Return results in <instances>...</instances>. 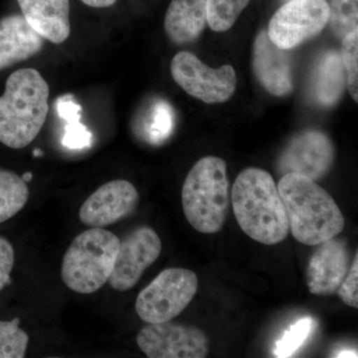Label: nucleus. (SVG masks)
I'll return each mask as SVG.
<instances>
[{"instance_id":"f257e3e1","label":"nucleus","mask_w":358,"mask_h":358,"mask_svg":"<svg viewBox=\"0 0 358 358\" xmlns=\"http://www.w3.org/2000/svg\"><path fill=\"white\" fill-rule=\"evenodd\" d=\"M233 210L240 228L254 241L281 243L289 233L288 216L278 186L263 169H245L231 193Z\"/></svg>"},{"instance_id":"f03ea898","label":"nucleus","mask_w":358,"mask_h":358,"mask_svg":"<svg viewBox=\"0 0 358 358\" xmlns=\"http://www.w3.org/2000/svg\"><path fill=\"white\" fill-rule=\"evenodd\" d=\"M296 241L317 246L338 236L345 220L333 197L313 179L298 173L282 176L278 185Z\"/></svg>"},{"instance_id":"7ed1b4c3","label":"nucleus","mask_w":358,"mask_h":358,"mask_svg":"<svg viewBox=\"0 0 358 358\" xmlns=\"http://www.w3.org/2000/svg\"><path fill=\"white\" fill-rule=\"evenodd\" d=\"M49 94L38 71L25 68L13 73L0 96V143L14 150L30 145L46 121Z\"/></svg>"},{"instance_id":"20e7f679","label":"nucleus","mask_w":358,"mask_h":358,"mask_svg":"<svg viewBox=\"0 0 358 358\" xmlns=\"http://www.w3.org/2000/svg\"><path fill=\"white\" fill-rule=\"evenodd\" d=\"M183 212L195 230L215 234L222 229L230 207L226 162L206 157L190 169L181 192Z\"/></svg>"},{"instance_id":"39448f33","label":"nucleus","mask_w":358,"mask_h":358,"mask_svg":"<svg viewBox=\"0 0 358 358\" xmlns=\"http://www.w3.org/2000/svg\"><path fill=\"white\" fill-rule=\"evenodd\" d=\"M119 238L103 228L92 227L78 235L63 258L61 275L67 288L78 294L95 293L109 282Z\"/></svg>"},{"instance_id":"423d86ee","label":"nucleus","mask_w":358,"mask_h":358,"mask_svg":"<svg viewBox=\"0 0 358 358\" xmlns=\"http://www.w3.org/2000/svg\"><path fill=\"white\" fill-rule=\"evenodd\" d=\"M199 288V279L192 271L169 268L138 294L136 310L148 324L171 322L187 308Z\"/></svg>"},{"instance_id":"0eeeda50","label":"nucleus","mask_w":358,"mask_h":358,"mask_svg":"<svg viewBox=\"0 0 358 358\" xmlns=\"http://www.w3.org/2000/svg\"><path fill=\"white\" fill-rule=\"evenodd\" d=\"M171 72L186 93L205 103L226 102L236 89V73L232 66L212 69L190 52H179L174 56Z\"/></svg>"},{"instance_id":"6e6552de","label":"nucleus","mask_w":358,"mask_h":358,"mask_svg":"<svg viewBox=\"0 0 358 358\" xmlns=\"http://www.w3.org/2000/svg\"><path fill=\"white\" fill-rule=\"evenodd\" d=\"M329 20L326 0H291L273 16L268 36L275 46L289 50L319 34Z\"/></svg>"},{"instance_id":"1a4fd4ad","label":"nucleus","mask_w":358,"mask_h":358,"mask_svg":"<svg viewBox=\"0 0 358 358\" xmlns=\"http://www.w3.org/2000/svg\"><path fill=\"white\" fill-rule=\"evenodd\" d=\"M136 343L150 358H203L209 352L208 339L203 331L171 322L143 327Z\"/></svg>"},{"instance_id":"9d476101","label":"nucleus","mask_w":358,"mask_h":358,"mask_svg":"<svg viewBox=\"0 0 358 358\" xmlns=\"http://www.w3.org/2000/svg\"><path fill=\"white\" fill-rule=\"evenodd\" d=\"M162 249V240L154 229L148 226L134 229L120 244L108 282L110 286L117 292L133 289L145 270L159 259Z\"/></svg>"},{"instance_id":"9b49d317","label":"nucleus","mask_w":358,"mask_h":358,"mask_svg":"<svg viewBox=\"0 0 358 358\" xmlns=\"http://www.w3.org/2000/svg\"><path fill=\"white\" fill-rule=\"evenodd\" d=\"M138 200L140 196L133 183L115 179L99 187L85 200L79 218L89 227H106L131 215Z\"/></svg>"},{"instance_id":"f8f14e48","label":"nucleus","mask_w":358,"mask_h":358,"mask_svg":"<svg viewBox=\"0 0 358 358\" xmlns=\"http://www.w3.org/2000/svg\"><path fill=\"white\" fill-rule=\"evenodd\" d=\"M334 159L333 143L317 131L298 134L279 159L280 173H298L317 180L329 171Z\"/></svg>"},{"instance_id":"ddd939ff","label":"nucleus","mask_w":358,"mask_h":358,"mask_svg":"<svg viewBox=\"0 0 358 358\" xmlns=\"http://www.w3.org/2000/svg\"><path fill=\"white\" fill-rule=\"evenodd\" d=\"M308 262L307 285L313 294L331 296L338 293L350 268L348 244L336 237L317 245Z\"/></svg>"},{"instance_id":"4468645a","label":"nucleus","mask_w":358,"mask_h":358,"mask_svg":"<svg viewBox=\"0 0 358 358\" xmlns=\"http://www.w3.org/2000/svg\"><path fill=\"white\" fill-rule=\"evenodd\" d=\"M253 67L261 84L272 95H288L293 90L291 65L286 52L275 46L262 31L254 45Z\"/></svg>"},{"instance_id":"2eb2a0df","label":"nucleus","mask_w":358,"mask_h":358,"mask_svg":"<svg viewBox=\"0 0 358 358\" xmlns=\"http://www.w3.org/2000/svg\"><path fill=\"white\" fill-rule=\"evenodd\" d=\"M44 38L23 15L13 14L0 20V71L13 67L38 54Z\"/></svg>"},{"instance_id":"dca6fc26","label":"nucleus","mask_w":358,"mask_h":358,"mask_svg":"<svg viewBox=\"0 0 358 358\" xmlns=\"http://www.w3.org/2000/svg\"><path fill=\"white\" fill-rule=\"evenodd\" d=\"M23 17L44 39L61 44L70 36L69 0H17Z\"/></svg>"},{"instance_id":"f3484780","label":"nucleus","mask_w":358,"mask_h":358,"mask_svg":"<svg viewBox=\"0 0 358 358\" xmlns=\"http://www.w3.org/2000/svg\"><path fill=\"white\" fill-rule=\"evenodd\" d=\"M207 22V0H171L164 20L169 38L188 43L199 36Z\"/></svg>"},{"instance_id":"a211bd4d","label":"nucleus","mask_w":358,"mask_h":358,"mask_svg":"<svg viewBox=\"0 0 358 358\" xmlns=\"http://www.w3.org/2000/svg\"><path fill=\"white\" fill-rule=\"evenodd\" d=\"M345 70L341 54L327 52L320 59L313 75V92L315 100L322 106L338 102L345 85Z\"/></svg>"},{"instance_id":"6ab92c4d","label":"nucleus","mask_w":358,"mask_h":358,"mask_svg":"<svg viewBox=\"0 0 358 358\" xmlns=\"http://www.w3.org/2000/svg\"><path fill=\"white\" fill-rule=\"evenodd\" d=\"M174 113L166 101L155 100L145 110L138 124V134L152 145H160L173 131Z\"/></svg>"},{"instance_id":"aec40b11","label":"nucleus","mask_w":358,"mask_h":358,"mask_svg":"<svg viewBox=\"0 0 358 358\" xmlns=\"http://www.w3.org/2000/svg\"><path fill=\"white\" fill-rule=\"evenodd\" d=\"M29 199L27 183L21 176L0 169V223L14 217Z\"/></svg>"},{"instance_id":"412c9836","label":"nucleus","mask_w":358,"mask_h":358,"mask_svg":"<svg viewBox=\"0 0 358 358\" xmlns=\"http://www.w3.org/2000/svg\"><path fill=\"white\" fill-rule=\"evenodd\" d=\"M81 107L78 105L73 96H61L57 102L59 115L65 120V134L63 145L72 150H81L92 145L93 134L83 124H81Z\"/></svg>"},{"instance_id":"4be33fe9","label":"nucleus","mask_w":358,"mask_h":358,"mask_svg":"<svg viewBox=\"0 0 358 358\" xmlns=\"http://www.w3.org/2000/svg\"><path fill=\"white\" fill-rule=\"evenodd\" d=\"M315 327H317V322L312 317H305L294 322L275 341V357L280 358L293 357L294 353L307 343Z\"/></svg>"},{"instance_id":"5701e85b","label":"nucleus","mask_w":358,"mask_h":358,"mask_svg":"<svg viewBox=\"0 0 358 358\" xmlns=\"http://www.w3.org/2000/svg\"><path fill=\"white\" fill-rule=\"evenodd\" d=\"M249 0H207V22L214 31L230 29Z\"/></svg>"},{"instance_id":"b1692460","label":"nucleus","mask_w":358,"mask_h":358,"mask_svg":"<svg viewBox=\"0 0 358 358\" xmlns=\"http://www.w3.org/2000/svg\"><path fill=\"white\" fill-rule=\"evenodd\" d=\"M20 319L0 320V358H23L27 352L29 336L20 329Z\"/></svg>"},{"instance_id":"393cba45","label":"nucleus","mask_w":358,"mask_h":358,"mask_svg":"<svg viewBox=\"0 0 358 358\" xmlns=\"http://www.w3.org/2000/svg\"><path fill=\"white\" fill-rule=\"evenodd\" d=\"M358 0H333L329 8V20L336 36L343 38L358 29Z\"/></svg>"},{"instance_id":"a878e982","label":"nucleus","mask_w":358,"mask_h":358,"mask_svg":"<svg viewBox=\"0 0 358 358\" xmlns=\"http://www.w3.org/2000/svg\"><path fill=\"white\" fill-rule=\"evenodd\" d=\"M358 29L353 30L343 37V59L346 81L350 95L357 102L358 92Z\"/></svg>"},{"instance_id":"bb28decb","label":"nucleus","mask_w":358,"mask_h":358,"mask_svg":"<svg viewBox=\"0 0 358 358\" xmlns=\"http://www.w3.org/2000/svg\"><path fill=\"white\" fill-rule=\"evenodd\" d=\"M339 298L348 307L358 308V254L355 253L345 281L339 287Z\"/></svg>"},{"instance_id":"cd10ccee","label":"nucleus","mask_w":358,"mask_h":358,"mask_svg":"<svg viewBox=\"0 0 358 358\" xmlns=\"http://www.w3.org/2000/svg\"><path fill=\"white\" fill-rule=\"evenodd\" d=\"M15 260L13 245L6 238L0 236V292L10 284V274Z\"/></svg>"},{"instance_id":"c85d7f7f","label":"nucleus","mask_w":358,"mask_h":358,"mask_svg":"<svg viewBox=\"0 0 358 358\" xmlns=\"http://www.w3.org/2000/svg\"><path fill=\"white\" fill-rule=\"evenodd\" d=\"M86 6L95 7V8H105L112 6L117 0H82Z\"/></svg>"},{"instance_id":"c756f323","label":"nucleus","mask_w":358,"mask_h":358,"mask_svg":"<svg viewBox=\"0 0 358 358\" xmlns=\"http://www.w3.org/2000/svg\"><path fill=\"white\" fill-rule=\"evenodd\" d=\"M336 357H357V350H343L336 353Z\"/></svg>"},{"instance_id":"7c9ffc66","label":"nucleus","mask_w":358,"mask_h":358,"mask_svg":"<svg viewBox=\"0 0 358 358\" xmlns=\"http://www.w3.org/2000/svg\"><path fill=\"white\" fill-rule=\"evenodd\" d=\"M21 178H22L23 180H24L26 183L30 182V181L32 180L33 174L31 173H26L23 174Z\"/></svg>"},{"instance_id":"2f4dec72","label":"nucleus","mask_w":358,"mask_h":358,"mask_svg":"<svg viewBox=\"0 0 358 358\" xmlns=\"http://www.w3.org/2000/svg\"><path fill=\"white\" fill-rule=\"evenodd\" d=\"M33 155H34V157H42L43 152H42L41 150H35L34 152H33Z\"/></svg>"}]
</instances>
